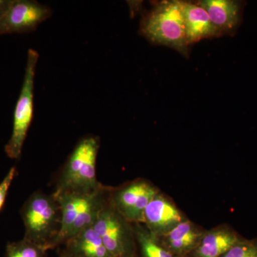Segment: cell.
I'll list each match as a JSON object with an SVG mask.
<instances>
[{
	"label": "cell",
	"instance_id": "cell-13",
	"mask_svg": "<svg viewBox=\"0 0 257 257\" xmlns=\"http://www.w3.org/2000/svg\"><path fill=\"white\" fill-rule=\"evenodd\" d=\"M182 8L189 45L203 39L219 36L207 11L199 3L195 4L182 2Z\"/></svg>",
	"mask_w": 257,
	"mask_h": 257
},
{
	"label": "cell",
	"instance_id": "cell-1",
	"mask_svg": "<svg viewBox=\"0 0 257 257\" xmlns=\"http://www.w3.org/2000/svg\"><path fill=\"white\" fill-rule=\"evenodd\" d=\"M111 187H99L84 190L54 192L62 214L60 233L53 248L64 245L83 230L94 225L99 211L107 202Z\"/></svg>",
	"mask_w": 257,
	"mask_h": 257
},
{
	"label": "cell",
	"instance_id": "cell-12",
	"mask_svg": "<svg viewBox=\"0 0 257 257\" xmlns=\"http://www.w3.org/2000/svg\"><path fill=\"white\" fill-rule=\"evenodd\" d=\"M243 236L229 225L206 229L197 247L185 257H220Z\"/></svg>",
	"mask_w": 257,
	"mask_h": 257
},
{
	"label": "cell",
	"instance_id": "cell-10",
	"mask_svg": "<svg viewBox=\"0 0 257 257\" xmlns=\"http://www.w3.org/2000/svg\"><path fill=\"white\" fill-rule=\"evenodd\" d=\"M205 231L202 226L187 219L169 232L154 236L165 249L176 257H185L197 247Z\"/></svg>",
	"mask_w": 257,
	"mask_h": 257
},
{
	"label": "cell",
	"instance_id": "cell-4",
	"mask_svg": "<svg viewBox=\"0 0 257 257\" xmlns=\"http://www.w3.org/2000/svg\"><path fill=\"white\" fill-rule=\"evenodd\" d=\"M99 147L100 139L96 135H87L79 140L59 172L55 192L91 189L100 185L96 178Z\"/></svg>",
	"mask_w": 257,
	"mask_h": 257
},
{
	"label": "cell",
	"instance_id": "cell-7",
	"mask_svg": "<svg viewBox=\"0 0 257 257\" xmlns=\"http://www.w3.org/2000/svg\"><path fill=\"white\" fill-rule=\"evenodd\" d=\"M160 189L145 179H137L117 187H111L110 200L130 222H143L144 212Z\"/></svg>",
	"mask_w": 257,
	"mask_h": 257
},
{
	"label": "cell",
	"instance_id": "cell-9",
	"mask_svg": "<svg viewBox=\"0 0 257 257\" xmlns=\"http://www.w3.org/2000/svg\"><path fill=\"white\" fill-rule=\"evenodd\" d=\"M187 219L172 199L160 191L145 209L142 224L153 236H158L169 232Z\"/></svg>",
	"mask_w": 257,
	"mask_h": 257
},
{
	"label": "cell",
	"instance_id": "cell-5",
	"mask_svg": "<svg viewBox=\"0 0 257 257\" xmlns=\"http://www.w3.org/2000/svg\"><path fill=\"white\" fill-rule=\"evenodd\" d=\"M93 226L111 257H139L133 224L113 205L110 195Z\"/></svg>",
	"mask_w": 257,
	"mask_h": 257
},
{
	"label": "cell",
	"instance_id": "cell-18",
	"mask_svg": "<svg viewBox=\"0 0 257 257\" xmlns=\"http://www.w3.org/2000/svg\"><path fill=\"white\" fill-rule=\"evenodd\" d=\"M17 175H18V171L16 167H12L0 183V211L4 207L8 192Z\"/></svg>",
	"mask_w": 257,
	"mask_h": 257
},
{
	"label": "cell",
	"instance_id": "cell-8",
	"mask_svg": "<svg viewBox=\"0 0 257 257\" xmlns=\"http://www.w3.org/2000/svg\"><path fill=\"white\" fill-rule=\"evenodd\" d=\"M52 14L49 7L38 2L13 0L9 9L0 19V35L35 31Z\"/></svg>",
	"mask_w": 257,
	"mask_h": 257
},
{
	"label": "cell",
	"instance_id": "cell-20",
	"mask_svg": "<svg viewBox=\"0 0 257 257\" xmlns=\"http://www.w3.org/2000/svg\"><path fill=\"white\" fill-rule=\"evenodd\" d=\"M59 257H74L71 255L70 253H67V251H62V253L60 255Z\"/></svg>",
	"mask_w": 257,
	"mask_h": 257
},
{
	"label": "cell",
	"instance_id": "cell-16",
	"mask_svg": "<svg viewBox=\"0 0 257 257\" xmlns=\"http://www.w3.org/2000/svg\"><path fill=\"white\" fill-rule=\"evenodd\" d=\"M47 251L43 246L23 238L7 244L5 257H47Z\"/></svg>",
	"mask_w": 257,
	"mask_h": 257
},
{
	"label": "cell",
	"instance_id": "cell-17",
	"mask_svg": "<svg viewBox=\"0 0 257 257\" xmlns=\"http://www.w3.org/2000/svg\"><path fill=\"white\" fill-rule=\"evenodd\" d=\"M220 257H257V238H241Z\"/></svg>",
	"mask_w": 257,
	"mask_h": 257
},
{
	"label": "cell",
	"instance_id": "cell-6",
	"mask_svg": "<svg viewBox=\"0 0 257 257\" xmlns=\"http://www.w3.org/2000/svg\"><path fill=\"white\" fill-rule=\"evenodd\" d=\"M39 56L36 50H28L23 87L14 111L13 133L5 147L7 155L15 160L21 156L24 143L33 119L35 79Z\"/></svg>",
	"mask_w": 257,
	"mask_h": 257
},
{
	"label": "cell",
	"instance_id": "cell-3",
	"mask_svg": "<svg viewBox=\"0 0 257 257\" xmlns=\"http://www.w3.org/2000/svg\"><path fill=\"white\" fill-rule=\"evenodd\" d=\"M20 215L25 225L24 238L53 249L54 243L60 233L62 214L55 194L37 191L24 203Z\"/></svg>",
	"mask_w": 257,
	"mask_h": 257
},
{
	"label": "cell",
	"instance_id": "cell-14",
	"mask_svg": "<svg viewBox=\"0 0 257 257\" xmlns=\"http://www.w3.org/2000/svg\"><path fill=\"white\" fill-rule=\"evenodd\" d=\"M64 251L74 257H111L93 226L69 239L64 244Z\"/></svg>",
	"mask_w": 257,
	"mask_h": 257
},
{
	"label": "cell",
	"instance_id": "cell-19",
	"mask_svg": "<svg viewBox=\"0 0 257 257\" xmlns=\"http://www.w3.org/2000/svg\"><path fill=\"white\" fill-rule=\"evenodd\" d=\"M13 0H0V19L6 13L9 9Z\"/></svg>",
	"mask_w": 257,
	"mask_h": 257
},
{
	"label": "cell",
	"instance_id": "cell-2",
	"mask_svg": "<svg viewBox=\"0 0 257 257\" xmlns=\"http://www.w3.org/2000/svg\"><path fill=\"white\" fill-rule=\"evenodd\" d=\"M140 32L150 42L189 53L182 1H165L155 5L140 24Z\"/></svg>",
	"mask_w": 257,
	"mask_h": 257
},
{
	"label": "cell",
	"instance_id": "cell-11",
	"mask_svg": "<svg viewBox=\"0 0 257 257\" xmlns=\"http://www.w3.org/2000/svg\"><path fill=\"white\" fill-rule=\"evenodd\" d=\"M209 15L219 36L231 35L242 21L244 3L231 0H207L199 3Z\"/></svg>",
	"mask_w": 257,
	"mask_h": 257
},
{
	"label": "cell",
	"instance_id": "cell-15",
	"mask_svg": "<svg viewBox=\"0 0 257 257\" xmlns=\"http://www.w3.org/2000/svg\"><path fill=\"white\" fill-rule=\"evenodd\" d=\"M139 257H176L165 249L156 238L140 223L133 224Z\"/></svg>",
	"mask_w": 257,
	"mask_h": 257
}]
</instances>
